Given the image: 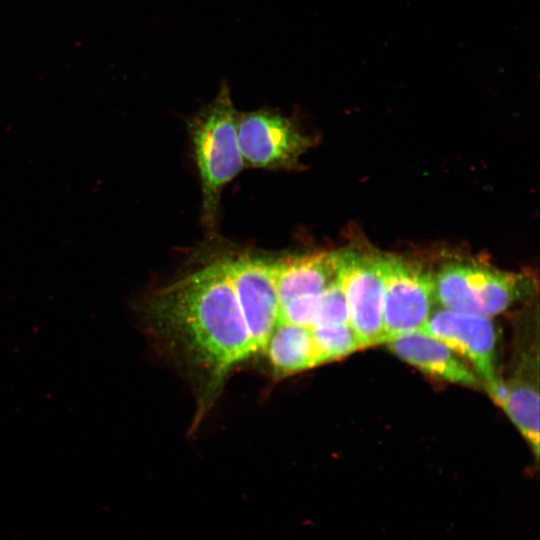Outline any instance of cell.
<instances>
[{"mask_svg": "<svg viewBox=\"0 0 540 540\" xmlns=\"http://www.w3.org/2000/svg\"><path fill=\"white\" fill-rule=\"evenodd\" d=\"M264 352L280 376L319 365L310 329L287 322L277 324Z\"/></svg>", "mask_w": 540, "mask_h": 540, "instance_id": "7c38bea8", "label": "cell"}, {"mask_svg": "<svg viewBox=\"0 0 540 540\" xmlns=\"http://www.w3.org/2000/svg\"><path fill=\"white\" fill-rule=\"evenodd\" d=\"M143 313L204 373L208 395L255 353L224 260L158 290L144 302Z\"/></svg>", "mask_w": 540, "mask_h": 540, "instance_id": "6da1fadb", "label": "cell"}, {"mask_svg": "<svg viewBox=\"0 0 540 540\" xmlns=\"http://www.w3.org/2000/svg\"><path fill=\"white\" fill-rule=\"evenodd\" d=\"M337 253V278L348 304L349 324L362 348L382 344L384 254L370 248H348Z\"/></svg>", "mask_w": 540, "mask_h": 540, "instance_id": "277c9868", "label": "cell"}, {"mask_svg": "<svg viewBox=\"0 0 540 540\" xmlns=\"http://www.w3.org/2000/svg\"><path fill=\"white\" fill-rule=\"evenodd\" d=\"M237 118L229 85L223 81L214 100L188 121L202 185L203 218L210 228L215 224L222 188L244 164Z\"/></svg>", "mask_w": 540, "mask_h": 540, "instance_id": "7a4b0ae2", "label": "cell"}, {"mask_svg": "<svg viewBox=\"0 0 540 540\" xmlns=\"http://www.w3.org/2000/svg\"><path fill=\"white\" fill-rule=\"evenodd\" d=\"M254 352L263 351L279 322L273 262L248 255L224 260Z\"/></svg>", "mask_w": 540, "mask_h": 540, "instance_id": "52a82bcc", "label": "cell"}, {"mask_svg": "<svg viewBox=\"0 0 540 540\" xmlns=\"http://www.w3.org/2000/svg\"><path fill=\"white\" fill-rule=\"evenodd\" d=\"M434 279L435 302L443 308L491 318L532 294L534 280L472 261H451Z\"/></svg>", "mask_w": 540, "mask_h": 540, "instance_id": "3957f363", "label": "cell"}, {"mask_svg": "<svg viewBox=\"0 0 540 540\" xmlns=\"http://www.w3.org/2000/svg\"><path fill=\"white\" fill-rule=\"evenodd\" d=\"M532 359L530 360V363ZM524 362L516 375L505 381L506 396L500 407L528 442L534 456L539 455V389L538 380L532 378V368Z\"/></svg>", "mask_w": 540, "mask_h": 540, "instance_id": "8fae6325", "label": "cell"}, {"mask_svg": "<svg viewBox=\"0 0 540 540\" xmlns=\"http://www.w3.org/2000/svg\"><path fill=\"white\" fill-rule=\"evenodd\" d=\"M385 344L399 358L430 376L472 388H478L482 383L460 356L423 332L401 334Z\"/></svg>", "mask_w": 540, "mask_h": 540, "instance_id": "9c48e42d", "label": "cell"}, {"mask_svg": "<svg viewBox=\"0 0 540 540\" xmlns=\"http://www.w3.org/2000/svg\"><path fill=\"white\" fill-rule=\"evenodd\" d=\"M279 306L319 294L338 276V253L316 252L273 261Z\"/></svg>", "mask_w": 540, "mask_h": 540, "instance_id": "30bf717a", "label": "cell"}, {"mask_svg": "<svg viewBox=\"0 0 540 540\" xmlns=\"http://www.w3.org/2000/svg\"><path fill=\"white\" fill-rule=\"evenodd\" d=\"M325 324H349L348 304L338 278L320 294L314 326Z\"/></svg>", "mask_w": 540, "mask_h": 540, "instance_id": "5bb4252c", "label": "cell"}, {"mask_svg": "<svg viewBox=\"0 0 540 540\" xmlns=\"http://www.w3.org/2000/svg\"><path fill=\"white\" fill-rule=\"evenodd\" d=\"M237 133L244 163L256 168H297L313 144L291 118L271 109L238 114Z\"/></svg>", "mask_w": 540, "mask_h": 540, "instance_id": "8992f818", "label": "cell"}, {"mask_svg": "<svg viewBox=\"0 0 540 540\" xmlns=\"http://www.w3.org/2000/svg\"><path fill=\"white\" fill-rule=\"evenodd\" d=\"M310 332L319 365L339 360L362 349L349 324L317 325L311 328Z\"/></svg>", "mask_w": 540, "mask_h": 540, "instance_id": "4fadbf2b", "label": "cell"}, {"mask_svg": "<svg viewBox=\"0 0 540 540\" xmlns=\"http://www.w3.org/2000/svg\"><path fill=\"white\" fill-rule=\"evenodd\" d=\"M384 342L419 331L435 302L433 274L420 264L394 255H383Z\"/></svg>", "mask_w": 540, "mask_h": 540, "instance_id": "5b68a950", "label": "cell"}, {"mask_svg": "<svg viewBox=\"0 0 540 540\" xmlns=\"http://www.w3.org/2000/svg\"><path fill=\"white\" fill-rule=\"evenodd\" d=\"M419 331L438 339L469 361L485 386L498 378L497 331L489 317L443 308L431 313Z\"/></svg>", "mask_w": 540, "mask_h": 540, "instance_id": "ba28073f", "label": "cell"}]
</instances>
